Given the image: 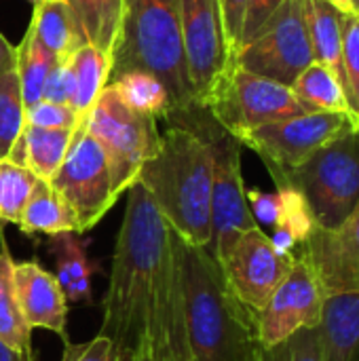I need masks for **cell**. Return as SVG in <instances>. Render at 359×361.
I'll list each match as a JSON object with an SVG mask.
<instances>
[{
    "label": "cell",
    "mask_w": 359,
    "mask_h": 361,
    "mask_svg": "<svg viewBox=\"0 0 359 361\" xmlns=\"http://www.w3.org/2000/svg\"><path fill=\"white\" fill-rule=\"evenodd\" d=\"M305 4V21L313 49V57L317 63H324L332 74L341 80L345 89L343 76V11H339L328 0H303Z\"/></svg>",
    "instance_id": "44dd1931"
},
{
    "label": "cell",
    "mask_w": 359,
    "mask_h": 361,
    "mask_svg": "<svg viewBox=\"0 0 359 361\" xmlns=\"http://www.w3.org/2000/svg\"><path fill=\"white\" fill-rule=\"evenodd\" d=\"M176 252L171 228L140 182L127 188V205L116 237L104 319L116 361H133L142 338L159 343L176 290Z\"/></svg>",
    "instance_id": "6da1fadb"
},
{
    "label": "cell",
    "mask_w": 359,
    "mask_h": 361,
    "mask_svg": "<svg viewBox=\"0 0 359 361\" xmlns=\"http://www.w3.org/2000/svg\"><path fill=\"white\" fill-rule=\"evenodd\" d=\"M351 4H353V11L359 13V0H351Z\"/></svg>",
    "instance_id": "f6af8a7d"
},
{
    "label": "cell",
    "mask_w": 359,
    "mask_h": 361,
    "mask_svg": "<svg viewBox=\"0 0 359 361\" xmlns=\"http://www.w3.org/2000/svg\"><path fill=\"white\" fill-rule=\"evenodd\" d=\"M277 190L281 192V214L269 239L279 254L294 256V252L315 233L317 224L309 203L296 188L277 186Z\"/></svg>",
    "instance_id": "603a6c76"
},
{
    "label": "cell",
    "mask_w": 359,
    "mask_h": 361,
    "mask_svg": "<svg viewBox=\"0 0 359 361\" xmlns=\"http://www.w3.org/2000/svg\"><path fill=\"white\" fill-rule=\"evenodd\" d=\"M152 351H154V361H190L186 330H184V317H182V305H180L178 279H176V290H174L171 305L167 311V319L163 326V334H161L157 347H152Z\"/></svg>",
    "instance_id": "4dcf8cb0"
},
{
    "label": "cell",
    "mask_w": 359,
    "mask_h": 361,
    "mask_svg": "<svg viewBox=\"0 0 359 361\" xmlns=\"http://www.w3.org/2000/svg\"><path fill=\"white\" fill-rule=\"evenodd\" d=\"M17 226L28 237H34V235L55 237L61 233L80 235L78 218L74 209L53 188L49 180H36Z\"/></svg>",
    "instance_id": "ffe728a7"
},
{
    "label": "cell",
    "mask_w": 359,
    "mask_h": 361,
    "mask_svg": "<svg viewBox=\"0 0 359 361\" xmlns=\"http://www.w3.org/2000/svg\"><path fill=\"white\" fill-rule=\"evenodd\" d=\"M0 361H34V355H25L0 338Z\"/></svg>",
    "instance_id": "60d3db41"
},
{
    "label": "cell",
    "mask_w": 359,
    "mask_h": 361,
    "mask_svg": "<svg viewBox=\"0 0 359 361\" xmlns=\"http://www.w3.org/2000/svg\"><path fill=\"white\" fill-rule=\"evenodd\" d=\"M203 110L235 137H241L260 125L307 112L290 87L254 74L237 63H233L216 85Z\"/></svg>",
    "instance_id": "52a82bcc"
},
{
    "label": "cell",
    "mask_w": 359,
    "mask_h": 361,
    "mask_svg": "<svg viewBox=\"0 0 359 361\" xmlns=\"http://www.w3.org/2000/svg\"><path fill=\"white\" fill-rule=\"evenodd\" d=\"M133 361H154V351H152V345H150L146 338H142V343H140V347H138V353H135Z\"/></svg>",
    "instance_id": "b9f144b4"
},
{
    "label": "cell",
    "mask_w": 359,
    "mask_h": 361,
    "mask_svg": "<svg viewBox=\"0 0 359 361\" xmlns=\"http://www.w3.org/2000/svg\"><path fill=\"white\" fill-rule=\"evenodd\" d=\"M171 237L190 361H243L256 345L254 315L233 296L205 247Z\"/></svg>",
    "instance_id": "7a4b0ae2"
},
{
    "label": "cell",
    "mask_w": 359,
    "mask_h": 361,
    "mask_svg": "<svg viewBox=\"0 0 359 361\" xmlns=\"http://www.w3.org/2000/svg\"><path fill=\"white\" fill-rule=\"evenodd\" d=\"M53 66H55V57L36 40L34 32L28 27L23 40L17 47V68H15L25 108L42 99V89Z\"/></svg>",
    "instance_id": "83f0119b"
},
{
    "label": "cell",
    "mask_w": 359,
    "mask_h": 361,
    "mask_svg": "<svg viewBox=\"0 0 359 361\" xmlns=\"http://www.w3.org/2000/svg\"><path fill=\"white\" fill-rule=\"evenodd\" d=\"M182 47L199 108L235 63L218 0H180Z\"/></svg>",
    "instance_id": "8fae6325"
},
{
    "label": "cell",
    "mask_w": 359,
    "mask_h": 361,
    "mask_svg": "<svg viewBox=\"0 0 359 361\" xmlns=\"http://www.w3.org/2000/svg\"><path fill=\"white\" fill-rule=\"evenodd\" d=\"M13 267H15V260L11 256L4 231L0 224V338L21 353L34 355L32 330L25 326L19 313V305H17Z\"/></svg>",
    "instance_id": "cb8c5ba5"
},
{
    "label": "cell",
    "mask_w": 359,
    "mask_h": 361,
    "mask_svg": "<svg viewBox=\"0 0 359 361\" xmlns=\"http://www.w3.org/2000/svg\"><path fill=\"white\" fill-rule=\"evenodd\" d=\"M127 72H148L165 85L169 116L199 108L184 61L180 0H125L110 80Z\"/></svg>",
    "instance_id": "277c9868"
},
{
    "label": "cell",
    "mask_w": 359,
    "mask_h": 361,
    "mask_svg": "<svg viewBox=\"0 0 359 361\" xmlns=\"http://www.w3.org/2000/svg\"><path fill=\"white\" fill-rule=\"evenodd\" d=\"M72 74H74V97H72V108L80 114V118L85 121L87 114L93 110V106L97 104L104 87L110 80V72H112V61L108 57H104L99 51H95L93 47L85 44L80 47L72 59Z\"/></svg>",
    "instance_id": "d4e9b609"
},
{
    "label": "cell",
    "mask_w": 359,
    "mask_h": 361,
    "mask_svg": "<svg viewBox=\"0 0 359 361\" xmlns=\"http://www.w3.org/2000/svg\"><path fill=\"white\" fill-rule=\"evenodd\" d=\"M220 13H222V23L226 30L229 44L233 53L237 55L239 51V40H241V30H243V19H245V8L248 0H218Z\"/></svg>",
    "instance_id": "f35d334b"
},
{
    "label": "cell",
    "mask_w": 359,
    "mask_h": 361,
    "mask_svg": "<svg viewBox=\"0 0 359 361\" xmlns=\"http://www.w3.org/2000/svg\"><path fill=\"white\" fill-rule=\"evenodd\" d=\"M358 361H359V357H358Z\"/></svg>",
    "instance_id": "7dc6e473"
},
{
    "label": "cell",
    "mask_w": 359,
    "mask_h": 361,
    "mask_svg": "<svg viewBox=\"0 0 359 361\" xmlns=\"http://www.w3.org/2000/svg\"><path fill=\"white\" fill-rule=\"evenodd\" d=\"M36 176L8 159H0V224H19Z\"/></svg>",
    "instance_id": "f1b7e54d"
},
{
    "label": "cell",
    "mask_w": 359,
    "mask_h": 361,
    "mask_svg": "<svg viewBox=\"0 0 359 361\" xmlns=\"http://www.w3.org/2000/svg\"><path fill=\"white\" fill-rule=\"evenodd\" d=\"M296 188L309 203L317 228H339L359 205V125L315 150L298 167L273 178Z\"/></svg>",
    "instance_id": "5b68a950"
},
{
    "label": "cell",
    "mask_w": 359,
    "mask_h": 361,
    "mask_svg": "<svg viewBox=\"0 0 359 361\" xmlns=\"http://www.w3.org/2000/svg\"><path fill=\"white\" fill-rule=\"evenodd\" d=\"M243 361H264V351H262V349L258 347V343L250 347V351L245 353Z\"/></svg>",
    "instance_id": "7bdbcfd3"
},
{
    "label": "cell",
    "mask_w": 359,
    "mask_h": 361,
    "mask_svg": "<svg viewBox=\"0 0 359 361\" xmlns=\"http://www.w3.org/2000/svg\"><path fill=\"white\" fill-rule=\"evenodd\" d=\"M294 256L279 254L269 235L256 226L241 233L229 252L218 260L233 296L254 315L262 311L271 294L294 264Z\"/></svg>",
    "instance_id": "4fadbf2b"
},
{
    "label": "cell",
    "mask_w": 359,
    "mask_h": 361,
    "mask_svg": "<svg viewBox=\"0 0 359 361\" xmlns=\"http://www.w3.org/2000/svg\"><path fill=\"white\" fill-rule=\"evenodd\" d=\"M294 254L309 262L326 296L359 292V205L339 228H315Z\"/></svg>",
    "instance_id": "5bb4252c"
},
{
    "label": "cell",
    "mask_w": 359,
    "mask_h": 361,
    "mask_svg": "<svg viewBox=\"0 0 359 361\" xmlns=\"http://www.w3.org/2000/svg\"><path fill=\"white\" fill-rule=\"evenodd\" d=\"M343 76L349 108L359 118V13L343 15Z\"/></svg>",
    "instance_id": "1f68e13d"
},
{
    "label": "cell",
    "mask_w": 359,
    "mask_h": 361,
    "mask_svg": "<svg viewBox=\"0 0 359 361\" xmlns=\"http://www.w3.org/2000/svg\"><path fill=\"white\" fill-rule=\"evenodd\" d=\"M290 89L307 112H351L341 80L324 63L313 61Z\"/></svg>",
    "instance_id": "484cf974"
},
{
    "label": "cell",
    "mask_w": 359,
    "mask_h": 361,
    "mask_svg": "<svg viewBox=\"0 0 359 361\" xmlns=\"http://www.w3.org/2000/svg\"><path fill=\"white\" fill-rule=\"evenodd\" d=\"M15 294L19 313L30 330L53 332L68 345V300L57 277L36 260L15 262Z\"/></svg>",
    "instance_id": "9a60e30c"
},
{
    "label": "cell",
    "mask_w": 359,
    "mask_h": 361,
    "mask_svg": "<svg viewBox=\"0 0 359 361\" xmlns=\"http://www.w3.org/2000/svg\"><path fill=\"white\" fill-rule=\"evenodd\" d=\"M284 4V0H248L245 8V19H243V30H241V40L239 49L245 47L262 27L264 23L277 13V8ZM239 53V51H237Z\"/></svg>",
    "instance_id": "8d00e7d4"
},
{
    "label": "cell",
    "mask_w": 359,
    "mask_h": 361,
    "mask_svg": "<svg viewBox=\"0 0 359 361\" xmlns=\"http://www.w3.org/2000/svg\"><path fill=\"white\" fill-rule=\"evenodd\" d=\"M76 129H42L25 125L8 161L28 167L38 180H51L61 167Z\"/></svg>",
    "instance_id": "ac0fdd59"
},
{
    "label": "cell",
    "mask_w": 359,
    "mask_h": 361,
    "mask_svg": "<svg viewBox=\"0 0 359 361\" xmlns=\"http://www.w3.org/2000/svg\"><path fill=\"white\" fill-rule=\"evenodd\" d=\"M250 212L256 220V224L262 226H275L279 214H281V192L275 188V192H264L260 188H245Z\"/></svg>",
    "instance_id": "d590c367"
},
{
    "label": "cell",
    "mask_w": 359,
    "mask_h": 361,
    "mask_svg": "<svg viewBox=\"0 0 359 361\" xmlns=\"http://www.w3.org/2000/svg\"><path fill=\"white\" fill-rule=\"evenodd\" d=\"M72 97H74V74L70 59L68 61H55L51 68L44 89H42V99L55 102V104H66L72 108Z\"/></svg>",
    "instance_id": "e575fe53"
},
{
    "label": "cell",
    "mask_w": 359,
    "mask_h": 361,
    "mask_svg": "<svg viewBox=\"0 0 359 361\" xmlns=\"http://www.w3.org/2000/svg\"><path fill=\"white\" fill-rule=\"evenodd\" d=\"M30 30L36 40L55 57V61H68L85 47L78 21L66 0H40L34 4Z\"/></svg>",
    "instance_id": "d6986e66"
},
{
    "label": "cell",
    "mask_w": 359,
    "mask_h": 361,
    "mask_svg": "<svg viewBox=\"0 0 359 361\" xmlns=\"http://www.w3.org/2000/svg\"><path fill=\"white\" fill-rule=\"evenodd\" d=\"M315 61L303 0H284L264 27L235 55V63L286 87Z\"/></svg>",
    "instance_id": "9c48e42d"
},
{
    "label": "cell",
    "mask_w": 359,
    "mask_h": 361,
    "mask_svg": "<svg viewBox=\"0 0 359 361\" xmlns=\"http://www.w3.org/2000/svg\"><path fill=\"white\" fill-rule=\"evenodd\" d=\"M25 125L42 129H78L83 125V118L74 108L66 104L40 99L34 106L25 108Z\"/></svg>",
    "instance_id": "836d02e7"
},
{
    "label": "cell",
    "mask_w": 359,
    "mask_h": 361,
    "mask_svg": "<svg viewBox=\"0 0 359 361\" xmlns=\"http://www.w3.org/2000/svg\"><path fill=\"white\" fill-rule=\"evenodd\" d=\"M49 182L74 209L80 235L91 231L118 199L112 188L108 157L85 125L74 131L70 150Z\"/></svg>",
    "instance_id": "30bf717a"
},
{
    "label": "cell",
    "mask_w": 359,
    "mask_h": 361,
    "mask_svg": "<svg viewBox=\"0 0 359 361\" xmlns=\"http://www.w3.org/2000/svg\"><path fill=\"white\" fill-rule=\"evenodd\" d=\"M28 2H32V4H38L40 0H28Z\"/></svg>",
    "instance_id": "bcb514c9"
},
{
    "label": "cell",
    "mask_w": 359,
    "mask_h": 361,
    "mask_svg": "<svg viewBox=\"0 0 359 361\" xmlns=\"http://www.w3.org/2000/svg\"><path fill=\"white\" fill-rule=\"evenodd\" d=\"M17 68V47H13L0 32V76Z\"/></svg>",
    "instance_id": "ab89813d"
},
{
    "label": "cell",
    "mask_w": 359,
    "mask_h": 361,
    "mask_svg": "<svg viewBox=\"0 0 359 361\" xmlns=\"http://www.w3.org/2000/svg\"><path fill=\"white\" fill-rule=\"evenodd\" d=\"M330 4H334L339 11H343V13H355L353 11V4H351V0H328Z\"/></svg>",
    "instance_id": "ee69618b"
},
{
    "label": "cell",
    "mask_w": 359,
    "mask_h": 361,
    "mask_svg": "<svg viewBox=\"0 0 359 361\" xmlns=\"http://www.w3.org/2000/svg\"><path fill=\"white\" fill-rule=\"evenodd\" d=\"M83 125L104 148L114 195L121 197L138 180L144 163L159 150L161 133L157 118L131 110L118 93L106 85Z\"/></svg>",
    "instance_id": "8992f818"
},
{
    "label": "cell",
    "mask_w": 359,
    "mask_h": 361,
    "mask_svg": "<svg viewBox=\"0 0 359 361\" xmlns=\"http://www.w3.org/2000/svg\"><path fill=\"white\" fill-rule=\"evenodd\" d=\"M25 129V104L17 72L0 76V159H8L15 142Z\"/></svg>",
    "instance_id": "f546056e"
},
{
    "label": "cell",
    "mask_w": 359,
    "mask_h": 361,
    "mask_svg": "<svg viewBox=\"0 0 359 361\" xmlns=\"http://www.w3.org/2000/svg\"><path fill=\"white\" fill-rule=\"evenodd\" d=\"M49 252L55 258V277L66 300L91 305L97 262L89 256V241H83L76 233H61L51 237Z\"/></svg>",
    "instance_id": "e0dca14e"
},
{
    "label": "cell",
    "mask_w": 359,
    "mask_h": 361,
    "mask_svg": "<svg viewBox=\"0 0 359 361\" xmlns=\"http://www.w3.org/2000/svg\"><path fill=\"white\" fill-rule=\"evenodd\" d=\"M212 146L199 133L169 125L138 180L182 241L205 247L212 237Z\"/></svg>",
    "instance_id": "3957f363"
},
{
    "label": "cell",
    "mask_w": 359,
    "mask_h": 361,
    "mask_svg": "<svg viewBox=\"0 0 359 361\" xmlns=\"http://www.w3.org/2000/svg\"><path fill=\"white\" fill-rule=\"evenodd\" d=\"M326 292L315 271L300 256L290 273L271 294L256 315V343L262 351L275 349L303 330H313L322 322Z\"/></svg>",
    "instance_id": "7c38bea8"
},
{
    "label": "cell",
    "mask_w": 359,
    "mask_h": 361,
    "mask_svg": "<svg viewBox=\"0 0 359 361\" xmlns=\"http://www.w3.org/2000/svg\"><path fill=\"white\" fill-rule=\"evenodd\" d=\"M108 85L131 110L140 114L152 116L157 121L171 114V97L165 85L148 72H127L116 76Z\"/></svg>",
    "instance_id": "4316f807"
},
{
    "label": "cell",
    "mask_w": 359,
    "mask_h": 361,
    "mask_svg": "<svg viewBox=\"0 0 359 361\" xmlns=\"http://www.w3.org/2000/svg\"><path fill=\"white\" fill-rule=\"evenodd\" d=\"M89 47L112 61L121 36L125 0H66Z\"/></svg>",
    "instance_id": "7402d4cb"
},
{
    "label": "cell",
    "mask_w": 359,
    "mask_h": 361,
    "mask_svg": "<svg viewBox=\"0 0 359 361\" xmlns=\"http://www.w3.org/2000/svg\"><path fill=\"white\" fill-rule=\"evenodd\" d=\"M264 361H326L320 330H303L277 345L275 349L264 351Z\"/></svg>",
    "instance_id": "d6a6232c"
},
{
    "label": "cell",
    "mask_w": 359,
    "mask_h": 361,
    "mask_svg": "<svg viewBox=\"0 0 359 361\" xmlns=\"http://www.w3.org/2000/svg\"><path fill=\"white\" fill-rule=\"evenodd\" d=\"M61 361H116V353L112 343L97 334L95 338L80 345H63Z\"/></svg>",
    "instance_id": "74e56055"
},
{
    "label": "cell",
    "mask_w": 359,
    "mask_h": 361,
    "mask_svg": "<svg viewBox=\"0 0 359 361\" xmlns=\"http://www.w3.org/2000/svg\"><path fill=\"white\" fill-rule=\"evenodd\" d=\"M317 330L326 361H358L359 292L326 296Z\"/></svg>",
    "instance_id": "2e32d148"
},
{
    "label": "cell",
    "mask_w": 359,
    "mask_h": 361,
    "mask_svg": "<svg viewBox=\"0 0 359 361\" xmlns=\"http://www.w3.org/2000/svg\"><path fill=\"white\" fill-rule=\"evenodd\" d=\"M358 125L353 112H305L260 125L237 140L254 150L275 178L298 167L315 150Z\"/></svg>",
    "instance_id": "ba28073f"
}]
</instances>
